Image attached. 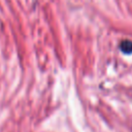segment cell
I'll use <instances>...</instances> for the list:
<instances>
[{"label": "cell", "instance_id": "cell-1", "mask_svg": "<svg viewBox=\"0 0 132 132\" xmlns=\"http://www.w3.org/2000/svg\"><path fill=\"white\" fill-rule=\"evenodd\" d=\"M120 48L125 54L132 53V41L131 40H122L120 43Z\"/></svg>", "mask_w": 132, "mask_h": 132}]
</instances>
